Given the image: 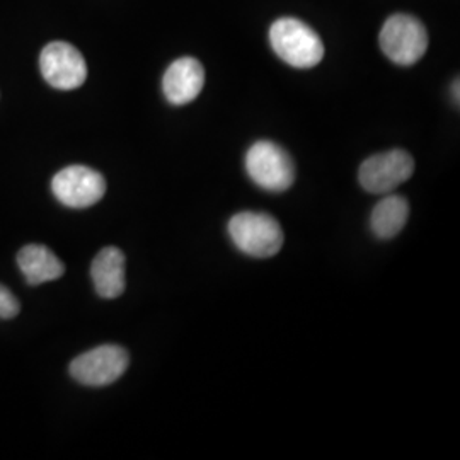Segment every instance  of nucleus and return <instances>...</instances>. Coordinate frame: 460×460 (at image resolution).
Here are the masks:
<instances>
[{
	"label": "nucleus",
	"mask_w": 460,
	"mask_h": 460,
	"mask_svg": "<svg viewBox=\"0 0 460 460\" xmlns=\"http://www.w3.org/2000/svg\"><path fill=\"white\" fill-rule=\"evenodd\" d=\"M91 277L102 298H116L125 292V254L118 247H104L94 258Z\"/></svg>",
	"instance_id": "10"
},
{
	"label": "nucleus",
	"mask_w": 460,
	"mask_h": 460,
	"mask_svg": "<svg viewBox=\"0 0 460 460\" xmlns=\"http://www.w3.org/2000/svg\"><path fill=\"white\" fill-rule=\"evenodd\" d=\"M229 234L234 244L252 258L279 254L285 241L277 218L254 212L234 215L229 222Z\"/></svg>",
	"instance_id": "2"
},
{
	"label": "nucleus",
	"mask_w": 460,
	"mask_h": 460,
	"mask_svg": "<svg viewBox=\"0 0 460 460\" xmlns=\"http://www.w3.org/2000/svg\"><path fill=\"white\" fill-rule=\"evenodd\" d=\"M249 178L271 193H283L296 181V165L285 148L270 140H260L247 150Z\"/></svg>",
	"instance_id": "4"
},
{
	"label": "nucleus",
	"mask_w": 460,
	"mask_h": 460,
	"mask_svg": "<svg viewBox=\"0 0 460 460\" xmlns=\"http://www.w3.org/2000/svg\"><path fill=\"white\" fill-rule=\"evenodd\" d=\"M130 363L125 348L102 345L85 351L70 363V376L91 387H104L121 377Z\"/></svg>",
	"instance_id": "6"
},
{
	"label": "nucleus",
	"mask_w": 460,
	"mask_h": 460,
	"mask_svg": "<svg viewBox=\"0 0 460 460\" xmlns=\"http://www.w3.org/2000/svg\"><path fill=\"white\" fill-rule=\"evenodd\" d=\"M55 198L68 208H89L106 193L102 174L87 165H68L51 181Z\"/></svg>",
	"instance_id": "7"
},
{
	"label": "nucleus",
	"mask_w": 460,
	"mask_h": 460,
	"mask_svg": "<svg viewBox=\"0 0 460 460\" xmlns=\"http://www.w3.org/2000/svg\"><path fill=\"white\" fill-rule=\"evenodd\" d=\"M454 94H456V102L459 104V81H456L454 84Z\"/></svg>",
	"instance_id": "14"
},
{
	"label": "nucleus",
	"mask_w": 460,
	"mask_h": 460,
	"mask_svg": "<svg viewBox=\"0 0 460 460\" xmlns=\"http://www.w3.org/2000/svg\"><path fill=\"white\" fill-rule=\"evenodd\" d=\"M408 218H410L408 199L391 195L380 199L376 205L370 217V227L378 239H393L404 229Z\"/></svg>",
	"instance_id": "12"
},
{
	"label": "nucleus",
	"mask_w": 460,
	"mask_h": 460,
	"mask_svg": "<svg viewBox=\"0 0 460 460\" xmlns=\"http://www.w3.org/2000/svg\"><path fill=\"white\" fill-rule=\"evenodd\" d=\"M205 85V68L193 57L174 60L163 79L165 99L174 106H184L199 96Z\"/></svg>",
	"instance_id": "9"
},
{
	"label": "nucleus",
	"mask_w": 460,
	"mask_h": 460,
	"mask_svg": "<svg viewBox=\"0 0 460 460\" xmlns=\"http://www.w3.org/2000/svg\"><path fill=\"white\" fill-rule=\"evenodd\" d=\"M19 302L9 288L0 285V319H13L19 314Z\"/></svg>",
	"instance_id": "13"
},
{
	"label": "nucleus",
	"mask_w": 460,
	"mask_h": 460,
	"mask_svg": "<svg viewBox=\"0 0 460 460\" xmlns=\"http://www.w3.org/2000/svg\"><path fill=\"white\" fill-rule=\"evenodd\" d=\"M270 43L285 64L296 68H313L324 58L319 34L296 17L275 21L270 28Z\"/></svg>",
	"instance_id": "1"
},
{
	"label": "nucleus",
	"mask_w": 460,
	"mask_h": 460,
	"mask_svg": "<svg viewBox=\"0 0 460 460\" xmlns=\"http://www.w3.org/2000/svg\"><path fill=\"white\" fill-rule=\"evenodd\" d=\"M40 68L45 81L60 91L81 87L87 79L83 53L66 41H53L40 55Z\"/></svg>",
	"instance_id": "8"
},
{
	"label": "nucleus",
	"mask_w": 460,
	"mask_h": 460,
	"mask_svg": "<svg viewBox=\"0 0 460 460\" xmlns=\"http://www.w3.org/2000/svg\"><path fill=\"white\" fill-rule=\"evenodd\" d=\"M17 264L30 285H41L58 279L66 266L49 251V247L30 244L22 247L17 254Z\"/></svg>",
	"instance_id": "11"
},
{
	"label": "nucleus",
	"mask_w": 460,
	"mask_h": 460,
	"mask_svg": "<svg viewBox=\"0 0 460 460\" xmlns=\"http://www.w3.org/2000/svg\"><path fill=\"white\" fill-rule=\"evenodd\" d=\"M378 41L389 60L397 66H410L427 53V28L414 16L394 14L384 22Z\"/></svg>",
	"instance_id": "3"
},
{
	"label": "nucleus",
	"mask_w": 460,
	"mask_h": 460,
	"mask_svg": "<svg viewBox=\"0 0 460 460\" xmlns=\"http://www.w3.org/2000/svg\"><path fill=\"white\" fill-rule=\"evenodd\" d=\"M414 172L411 154L394 148L368 157L358 172L363 190L374 195H387L408 181Z\"/></svg>",
	"instance_id": "5"
}]
</instances>
